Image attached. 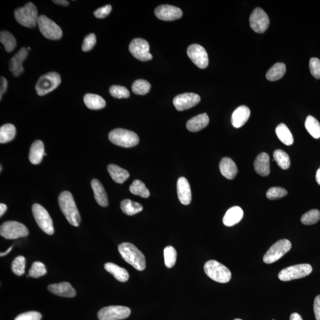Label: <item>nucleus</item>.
<instances>
[{
	"instance_id": "1",
	"label": "nucleus",
	"mask_w": 320,
	"mask_h": 320,
	"mask_svg": "<svg viewBox=\"0 0 320 320\" xmlns=\"http://www.w3.org/2000/svg\"><path fill=\"white\" fill-rule=\"evenodd\" d=\"M61 211L69 223L75 227H79L81 217L74 200L72 194L68 191L61 193L58 198Z\"/></svg>"
},
{
	"instance_id": "2",
	"label": "nucleus",
	"mask_w": 320,
	"mask_h": 320,
	"mask_svg": "<svg viewBox=\"0 0 320 320\" xmlns=\"http://www.w3.org/2000/svg\"><path fill=\"white\" fill-rule=\"evenodd\" d=\"M118 250L123 258L129 264L139 271H143L146 267V261L142 252L134 244L124 242L120 244Z\"/></svg>"
},
{
	"instance_id": "3",
	"label": "nucleus",
	"mask_w": 320,
	"mask_h": 320,
	"mask_svg": "<svg viewBox=\"0 0 320 320\" xmlns=\"http://www.w3.org/2000/svg\"><path fill=\"white\" fill-rule=\"evenodd\" d=\"M14 17L17 22L24 27L33 28L38 24V10L32 2H28L23 7L16 9Z\"/></svg>"
},
{
	"instance_id": "4",
	"label": "nucleus",
	"mask_w": 320,
	"mask_h": 320,
	"mask_svg": "<svg viewBox=\"0 0 320 320\" xmlns=\"http://www.w3.org/2000/svg\"><path fill=\"white\" fill-rule=\"evenodd\" d=\"M109 139L116 146L125 148L136 146L140 141L139 137L135 132L121 128L114 129L110 132Z\"/></svg>"
},
{
	"instance_id": "5",
	"label": "nucleus",
	"mask_w": 320,
	"mask_h": 320,
	"mask_svg": "<svg viewBox=\"0 0 320 320\" xmlns=\"http://www.w3.org/2000/svg\"><path fill=\"white\" fill-rule=\"evenodd\" d=\"M204 270L209 278L221 284L229 282L232 278L230 270L216 260L207 261L205 264Z\"/></svg>"
},
{
	"instance_id": "6",
	"label": "nucleus",
	"mask_w": 320,
	"mask_h": 320,
	"mask_svg": "<svg viewBox=\"0 0 320 320\" xmlns=\"http://www.w3.org/2000/svg\"><path fill=\"white\" fill-rule=\"evenodd\" d=\"M61 81L59 74L51 72L42 76L37 82L35 89L39 96H44L55 90Z\"/></svg>"
},
{
	"instance_id": "7",
	"label": "nucleus",
	"mask_w": 320,
	"mask_h": 320,
	"mask_svg": "<svg viewBox=\"0 0 320 320\" xmlns=\"http://www.w3.org/2000/svg\"><path fill=\"white\" fill-rule=\"evenodd\" d=\"M32 212L33 217L40 229L48 235H53V222L47 211L41 205L35 204L32 206Z\"/></svg>"
},
{
	"instance_id": "8",
	"label": "nucleus",
	"mask_w": 320,
	"mask_h": 320,
	"mask_svg": "<svg viewBox=\"0 0 320 320\" xmlns=\"http://www.w3.org/2000/svg\"><path fill=\"white\" fill-rule=\"evenodd\" d=\"M0 235L5 239L14 240L26 237L29 232L23 224L17 221H7L1 225Z\"/></svg>"
},
{
	"instance_id": "9",
	"label": "nucleus",
	"mask_w": 320,
	"mask_h": 320,
	"mask_svg": "<svg viewBox=\"0 0 320 320\" xmlns=\"http://www.w3.org/2000/svg\"><path fill=\"white\" fill-rule=\"evenodd\" d=\"M312 270V267L309 264H297L282 270L279 273L278 278L282 281H292L309 275Z\"/></svg>"
},
{
	"instance_id": "10",
	"label": "nucleus",
	"mask_w": 320,
	"mask_h": 320,
	"mask_svg": "<svg viewBox=\"0 0 320 320\" xmlns=\"http://www.w3.org/2000/svg\"><path fill=\"white\" fill-rule=\"evenodd\" d=\"M291 242L288 240L283 239L272 245L263 257V261L266 264H271L278 260L291 250Z\"/></svg>"
},
{
	"instance_id": "11",
	"label": "nucleus",
	"mask_w": 320,
	"mask_h": 320,
	"mask_svg": "<svg viewBox=\"0 0 320 320\" xmlns=\"http://www.w3.org/2000/svg\"><path fill=\"white\" fill-rule=\"evenodd\" d=\"M38 26L40 32L46 38L58 40L62 38L63 31L61 27L44 15L39 17Z\"/></svg>"
},
{
	"instance_id": "12",
	"label": "nucleus",
	"mask_w": 320,
	"mask_h": 320,
	"mask_svg": "<svg viewBox=\"0 0 320 320\" xmlns=\"http://www.w3.org/2000/svg\"><path fill=\"white\" fill-rule=\"evenodd\" d=\"M131 310L124 306H109L103 308L98 313L100 320H121L131 315Z\"/></svg>"
},
{
	"instance_id": "13",
	"label": "nucleus",
	"mask_w": 320,
	"mask_h": 320,
	"mask_svg": "<svg viewBox=\"0 0 320 320\" xmlns=\"http://www.w3.org/2000/svg\"><path fill=\"white\" fill-rule=\"evenodd\" d=\"M150 49L149 42L141 38L134 39L129 47L131 54L137 60L141 61H147L153 59V55L150 54Z\"/></svg>"
},
{
	"instance_id": "14",
	"label": "nucleus",
	"mask_w": 320,
	"mask_h": 320,
	"mask_svg": "<svg viewBox=\"0 0 320 320\" xmlns=\"http://www.w3.org/2000/svg\"><path fill=\"white\" fill-rule=\"evenodd\" d=\"M269 18L261 8H255L250 17V25L255 32L263 33L269 26Z\"/></svg>"
},
{
	"instance_id": "15",
	"label": "nucleus",
	"mask_w": 320,
	"mask_h": 320,
	"mask_svg": "<svg viewBox=\"0 0 320 320\" xmlns=\"http://www.w3.org/2000/svg\"><path fill=\"white\" fill-rule=\"evenodd\" d=\"M187 54L190 59L196 66L201 69H205L208 66L209 59L205 49L198 44L190 45L187 48Z\"/></svg>"
},
{
	"instance_id": "16",
	"label": "nucleus",
	"mask_w": 320,
	"mask_h": 320,
	"mask_svg": "<svg viewBox=\"0 0 320 320\" xmlns=\"http://www.w3.org/2000/svg\"><path fill=\"white\" fill-rule=\"evenodd\" d=\"M201 101L198 94L193 93L178 95L173 99V104L178 111H183L198 104Z\"/></svg>"
},
{
	"instance_id": "17",
	"label": "nucleus",
	"mask_w": 320,
	"mask_h": 320,
	"mask_svg": "<svg viewBox=\"0 0 320 320\" xmlns=\"http://www.w3.org/2000/svg\"><path fill=\"white\" fill-rule=\"evenodd\" d=\"M155 14L159 19L164 21H173L182 16L183 11L180 8L170 5H161L155 10Z\"/></svg>"
},
{
	"instance_id": "18",
	"label": "nucleus",
	"mask_w": 320,
	"mask_h": 320,
	"mask_svg": "<svg viewBox=\"0 0 320 320\" xmlns=\"http://www.w3.org/2000/svg\"><path fill=\"white\" fill-rule=\"evenodd\" d=\"M27 55H28V50L26 48H22L12 57L9 63V69L15 77L20 76L23 72L22 64Z\"/></svg>"
},
{
	"instance_id": "19",
	"label": "nucleus",
	"mask_w": 320,
	"mask_h": 320,
	"mask_svg": "<svg viewBox=\"0 0 320 320\" xmlns=\"http://www.w3.org/2000/svg\"><path fill=\"white\" fill-rule=\"evenodd\" d=\"M178 198L181 204L187 205L192 201V192L189 181L185 177L178 178L177 183Z\"/></svg>"
},
{
	"instance_id": "20",
	"label": "nucleus",
	"mask_w": 320,
	"mask_h": 320,
	"mask_svg": "<svg viewBox=\"0 0 320 320\" xmlns=\"http://www.w3.org/2000/svg\"><path fill=\"white\" fill-rule=\"evenodd\" d=\"M250 116V110L246 106L238 107L233 112L232 117V123L234 127L240 128L247 122Z\"/></svg>"
},
{
	"instance_id": "21",
	"label": "nucleus",
	"mask_w": 320,
	"mask_h": 320,
	"mask_svg": "<svg viewBox=\"0 0 320 320\" xmlns=\"http://www.w3.org/2000/svg\"><path fill=\"white\" fill-rule=\"evenodd\" d=\"M48 290L54 295L63 297L73 298L76 295L75 289L68 282L49 285Z\"/></svg>"
},
{
	"instance_id": "22",
	"label": "nucleus",
	"mask_w": 320,
	"mask_h": 320,
	"mask_svg": "<svg viewBox=\"0 0 320 320\" xmlns=\"http://www.w3.org/2000/svg\"><path fill=\"white\" fill-rule=\"evenodd\" d=\"M254 170L261 176H267L270 173V158L268 155L262 153L258 155L254 162Z\"/></svg>"
},
{
	"instance_id": "23",
	"label": "nucleus",
	"mask_w": 320,
	"mask_h": 320,
	"mask_svg": "<svg viewBox=\"0 0 320 320\" xmlns=\"http://www.w3.org/2000/svg\"><path fill=\"white\" fill-rule=\"evenodd\" d=\"M220 169L223 176L227 179L233 180L238 173V168L232 159L224 158L220 163Z\"/></svg>"
},
{
	"instance_id": "24",
	"label": "nucleus",
	"mask_w": 320,
	"mask_h": 320,
	"mask_svg": "<svg viewBox=\"0 0 320 320\" xmlns=\"http://www.w3.org/2000/svg\"><path fill=\"white\" fill-rule=\"evenodd\" d=\"M209 119L207 113L201 114L193 117L187 122V129L190 132H196L202 130L209 124Z\"/></svg>"
},
{
	"instance_id": "25",
	"label": "nucleus",
	"mask_w": 320,
	"mask_h": 320,
	"mask_svg": "<svg viewBox=\"0 0 320 320\" xmlns=\"http://www.w3.org/2000/svg\"><path fill=\"white\" fill-rule=\"evenodd\" d=\"M242 209L239 207H233L229 209L223 218V223L227 227H232L238 224L243 217Z\"/></svg>"
},
{
	"instance_id": "26",
	"label": "nucleus",
	"mask_w": 320,
	"mask_h": 320,
	"mask_svg": "<svg viewBox=\"0 0 320 320\" xmlns=\"http://www.w3.org/2000/svg\"><path fill=\"white\" fill-rule=\"evenodd\" d=\"M44 143L41 141L36 140L30 147L29 160L33 164H39L42 161L45 155Z\"/></svg>"
},
{
	"instance_id": "27",
	"label": "nucleus",
	"mask_w": 320,
	"mask_h": 320,
	"mask_svg": "<svg viewBox=\"0 0 320 320\" xmlns=\"http://www.w3.org/2000/svg\"><path fill=\"white\" fill-rule=\"evenodd\" d=\"M91 184L97 204L101 207H106L108 205V199L102 184L98 180L93 179L91 181Z\"/></svg>"
},
{
	"instance_id": "28",
	"label": "nucleus",
	"mask_w": 320,
	"mask_h": 320,
	"mask_svg": "<svg viewBox=\"0 0 320 320\" xmlns=\"http://www.w3.org/2000/svg\"><path fill=\"white\" fill-rule=\"evenodd\" d=\"M104 269L107 272L115 277V279L121 282L128 281L129 279V273L127 270L119 267L116 264L107 263L104 264Z\"/></svg>"
},
{
	"instance_id": "29",
	"label": "nucleus",
	"mask_w": 320,
	"mask_h": 320,
	"mask_svg": "<svg viewBox=\"0 0 320 320\" xmlns=\"http://www.w3.org/2000/svg\"><path fill=\"white\" fill-rule=\"evenodd\" d=\"M107 170L112 179L117 183H124L129 177V173L127 170L115 164L109 165Z\"/></svg>"
},
{
	"instance_id": "30",
	"label": "nucleus",
	"mask_w": 320,
	"mask_h": 320,
	"mask_svg": "<svg viewBox=\"0 0 320 320\" xmlns=\"http://www.w3.org/2000/svg\"><path fill=\"white\" fill-rule=\"evenodd\" d=\"M84 101L86 106L92 110L101 109L106 106L105 100L97 94L90 93L85 94Z\"/></svg>"
},
{
	"instance_id": "31",
	"label": "nucleus",
	"mask_w": 320,
	"mask_h": 320,
	"mask_svg": "<svg viewBox=\"0 0 320 320\" xmlns=\"http://www.w3.org/2000/svg\"><path fill=\"white\" fill-rule=\"evenodd\" d=\"M286 73V66L284 63H276L270 68L266 73V79L270 81L279 80L284 76Z\"/></svg>"
},
{
	"instance_id": "32",
	"label": "nucleus",
	"mask_w": 320,
	"mask_h": 320,
	"mask_svg": "<svg viewBox=\"0 0 320 320\" xmlns=\"http://www.w3.org/2000/svg\"><path fill=\"white\" fill-rule=\"evenodd\" d=\"M276 134L279 140L286 146H291L294 143L293 136L285 124H279L276 128Z\"/></svg>"
},
{
	"instance_id": "33",
	"label": "nucleus",
	"mask_w": 320,
	"mask_h": 320,
	"mask_svg": "<svg viewBox=\"0 0 320 320\" xmlns=\"http://www.w3.org/2000/svg\"><path fill=\"white\" fill-rule=\"evenodd\" d=\"M121 208L124 214L129 216L134 215L143 211V206L139 203L131 201L130 199H125L121 202Z\"/></svg>"
},
{
	"instance_id": "34",
	"label": "nucleus",
	"mask_w": 320,
	"mask_h": 320,
	"mask_svg": "<svg viewBox=\"0 0 320 320\" xmlns=\"http://www.w3.org/2000/svg\"><path fill=\"white\" fill-rule=\"evenodd\" d=\"M16 129L12 124L2 125L0 128V143L5 144L13 140L16 136Z\"/></svg>"
},
{
	"instance_id": "35",
	"label": "nucleus",
	"mask_w": 320,
	"mask_h": 320,
	"mask_svg": "<svg viewBox=\"0 0 320 320\" xmlns=\"http://www.w3.org/2000/svg\"><path fill=\"white\" fill-rule=\"evenodd\" d=\"M305 127L314 138L319 139L320 138V124L315 117L308 116L305 122Z\"/></svg>"
},
{
	"instance_id": "36",
	"label": "nucleus",
	"mask_w": 320,
	"mask_h": 320,
	"mask_svg": "<svg viewBox=\"0 0 320 320\" xmlns=\"http://www.w3.org/2000/svg\"><path fill=\"white\" fill-rule=\"evenodd\" d=\"M273 158L279 167L287 170L290 167L291 161L288 154L282 150H276L273 153Z\"/></svg>"
},
{
	"instance_id": "37",
	"label": "nucleus",
	"mask_w": 320,
	"mask_h": 320,
	"mask_svg": "<svg viewBox=\"0 0 320 320\" xmlns=\"http://www.w3.org/2000/svg\"><path fill=\"white\" fill-rule=\"evenodd\" d=\"M0 42L4 45L6 52H11L16 47V40L14 36L8 31H1L0 33Z\"/></svg>"
},
{
	"instance_id": "38",
	"label": "nucleus",
	"mask_w": 320,
	"mask_h": 320,
	"mask_svg": "<svg viewBox=\"0 0 320 320\" xmlns=\"http://www.w3.org/2000/svg\"><path fill=\"white\" fill-rule=\"evenodd\" d=\"M130 192L135 195L142 197L144 198H148L150 195V193L145 185L142 181L136 180L134 181L130 187Z\"/></svg>"
},
{
	"instance_id": "39",
	"label": "nucleus",
	"mask_w": 320,
	"mask_h": 320,
	"mask_svg": "<svg viewBox=\"0 0 320 320\" xmlns=\"http://www.w3.org/2000/svg\"><path fill=\"white\" fill-rule=\"evenodd\" d=\"M151 87L150 83L146 80H137L132 84V91L138 95H146L149 93Z\"/></svg>"
},
{
	"instance_id": "40",
	"label": "nucleus",
	"mask_w": 320,
	"mask_h": 320,
	"mask_svg": "<svg viewBox=\"0 0 320 320\" xmlns=\"http://www.w3.org/2000/svg\"><path fill=\"white\" fill-rule=\"evenodd\" d=\"M164 257L166 267L168 268H171L176 262L177 252L176 249L172 246H167L164 250Z\"/></svg>"
},
{
	"instance_id": "41",
	"label": "nucleus",
	"mask_w": 320,
	"mask_h": 320,
	"mask_svg": "<svg viewBox=\"0 0 320 320\" xmlns=\"http://www.w3.org/2000/svg\"><path fill=\"white\" fill-rule=\"evenodd\" d=\"M320 220V212L318 209H312L304 214L301 218V223L306 226L315 224Z\"/></svg>"
},
{
	"instance_id": "42",
	"label": "nucleus",
	"mask_w": 320,
	"mask_h": 320,
	"mask_svg": "<svg viewBox=\"0 0 320 320\" xmlns=\"http://www.w3.org/2000/svg\"><path fill=\"white\" fill-rule=\"evenodd\" d=\"M26 258L22 256L17 257L11 264L12 271L17 276H22L25 272Z\"/></svg>"
},
{
	"instance_id": "43",
	"label": "nucleus",
	"mask_w": 320,
	"mask_h": 320,
	"mask_svg": "<svg viewBox=\"0 0 320 320\" xmlns=\"http://www.w3.org/2000/svg\"><path fill=\"white\" fill-rule=\"evenodd\" d=\"M47 269L44 263L40 261L34 262L29 272V275L33 278H38L47 274Z\"/></svg>"
},
{
	"instance_id": "44",
	"label": "nucleus",
	"mask_w": 320,
	"mask_h": 320,
	"mask_svg": "<svg viewBox=\"0 0 320 320\" xmlns=\"http://www.w3.org/2000/svg\"><path fill=\"white\" fill-rule=\"evenodd\" d=\"M287 195V190L280 187H271L266 193L267 198L270 200L281 199Z\"/></svg>"
},
{
	"instance_id": "45",
	"label": "nucleus",
	"mask_w": 320,
	"mask_h": 320,
	"mask_svg": "<svg viewBox=\"0 0 320 320\" xmlns=\"http://www.w3.org/2000/svg\"><path fill=\"white\" fill-rule=\"evenodd\" d=\"M110 94L112 96L118 98H127L130 96L128 89L123 86L120 85H112L110 88Z\"/></svg>"
},
{
	"instance_id": "46",
	"label": "nucleus",
	"mask_w": 320,
	"mask_h": 320,
	"mask_svg": "<svg viewBox=\"0 0 320 320\" xmlns=\"http://www.w3.org/2000/svg\"><path fill=\"white\" fill-rule=\"evenodd\" d=\"M96 44V36L94 33L89 34L85 37L82 45V51L88 52L91 50Z\"/></svg>"
},
{
	"instance_id": "47",
	"label": "nucleus",
	"mask_w": 320,
	"mask_h": 320,
	"mask_svg": "<svg viewBox=\"0 0 320 320\" xmlns=\"http://www.w3.org/2000/svg\"><path fill=\"white\" fill-rule=\"evenodd\" d=\"M310 69L312 76L316 79H320V60L312 58L310 61Z\"/></svg>"
},
{
	"instance_id": "48",
	"label": "nucleus",
	"mask_w": 320,
	"mask_h": 320,
	"mask_svg": "<svg viewBox=\"0 0 320 320\" xmlns=\"http://www.w3.org/2000/svg\"><path fill=\"white\" fill-rule=\"evenodd\" d=\"M41 314L36 312H29L21 314L14 320H41Z\"/></svg>"
},
{
	"instance_id": "49",
	"label": "nucleus",
	"mask_w": 320,
	"mask_h": 320,
	"mask_svg": "<svg viewBox=\"0 0 320 320\" xmlns=\"http://www.w3.org/2000/svg\"><path fill=\"white\" fill-rule=\"evenodd\" d=\"M112 10V6L106 5L104 7L98 8L97 10L94 12L95 17L98 18H105L110 13Z\"/></svg>"
},
{
	"instance_id": "50",
	"label": "nucleus",
	"mask_w": 320,
	"mask_h": 320,
	"mask_svg": "<svg viewBox=\"0 0 320 320\" xmlns=\"http://www.w3.org/2000/svg\"><path fill=\"white\" fill-rule=\"evenodd\" d=\"M314 312H315L316 320H320V295L315 298Z\"/></svg>"
},
{
	"instance_id": "51",
	"label": "nucleus",
	"mask_w": 320,
	"mask_h": 320,
	"mask_svg": "<svg viewBox=\"0 0 320 320\" xmlns=\"http://www.w3.org/2000/svg\"><path fill=\"white\" fill-rule=\"evenodd\" d=\"M7 81L4 78H1V87H0V98L2 99V94H4L7 88Z\"/></svg>"
},
{
	"instance_id": "52",
	"label": "nucleus",
	"mask_w": 320,
	"mask_h": 320,
	"mask_svg": "<svg viewBox=\"0 0 320 320\" xmlns=\"http://www.w3.org/2000/svg\"><path fill=\"white\" fill-rule=\"evenodd\" d=\"M290 320H303L301 316L297 313H292L290 316Z\"/></svg>"
},
{
	"instance_id": "53",
	"label": "nucleus",
	"mask_w": 320,
	"mask_h": 320,
	"mask_svg": "<svg viewBox=\"0 0 320 320\" xmlns=\"http://www.w3.org/2000/svg\"><path fill=\"white\" fill-rule=\"evenodd\" d=\"M55 4H57L63 6H67L69 5V2L66 1V0H56V1H52Z\"/></svg>"
},
{
	"instance_id": "54",
	"label": "nucleus",
	"mask_w": 320,
	"mask_h": 320,
	"mask_svg": "<svg viewBox=\"0 0 320 320\" xmlns=\"http://www.w3.org/2000/svg\"><path fill=\"white\" fill-rule=\"evenodd\" d=\"M7 207L4 204H0V216L2 217L7 211Z\"/></svg>"
},
{
	"instance_id": "55",
	"label": "nucleus",
	"mask_w": 320,
	"mask_h": 320,
	"mask_svg": "<svg viewBox=\"0 0 320 320\" xmlns=\"http://www.w3.org/2000/svg\"><path fill=\"white\" fill-rule=\"evenodd\" d=\"M316 177L317 182H318L319 185H320V167L318 169V170L317 171Z\"/></svg>"
},
{
	"instance_id": "56",
	"label": "nucleus",
	"mask_w": 320,
	"mask_h": 320,
	"mask_svg": "<svg viewBox=\"0 0 320 320\" xmlns=\"http://www.w3.org/2000/svg\"><path fill=\"white\" fill-rule=\"evenodd\" d=\"M12 248H13V247H10V248H9L8 249V250L7 251H6L5 252H3V253H1V254H0V256H1V257L6 256V255L8 254L9 253H10V252L12 250Z\"/></svg>"
},
{
	"instance_id": "57",
	"label": "nucleus",
	"mask_w": 320,
	"mask_h": 320,
	"mask_svg": "<svg viewBox=\"0 0 320 320\" xmlns=\"http://www.w3.org/2000/svg\"><path fill=\"white\" fill-rule=\"evenodd\" d=\"M235 320H241V319H236Z\"/></svg>"
},
{
	"instance_id": "58",
	"label": "nucleus",
	"mask_w": 320,
	"mask_h": 320,
	"mask_svg": "<svg viewBox=\"0 0 320 320\" xmlns=\"http://www.w3.org/2000/svg\"><path fill=\"white\" fill-rule=\"evenodd\" d=\"M27 49H28V50H30V47H28V48H27Z\"/></svg>"
}]
</instances>
